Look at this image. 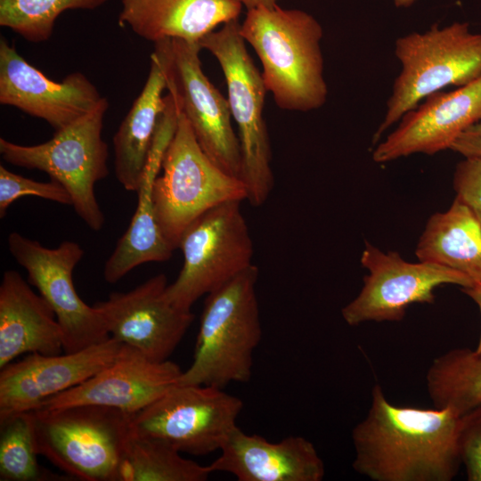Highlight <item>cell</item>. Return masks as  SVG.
<instances>
[{
    "label": "cell",
    "mask_w": 481,
    "mask_h": 481,
    "mask_svg": "<svg viewBox=\"0 0 481 481\" xmlns=\"http://www.w3.org/2000/svg\"><path fill=\"white\" fill-rule=\"evenodd\" d=\"M171 39L154 43L147 80L113 137L114 170L128 192L137 191L167 104Z\"/></svg>",
    "instance_id": "obj_21"
},
{
    "label": "cell",
    "mask_w": 481,
    "mask_h": 481,
    "mask_svg": "<svg viewBox=\"0 0 481 481\" xmlns=\"http://www.w3.org/2000/svg\"><path fill=\"white\" fill-rule=\"evenodd\" d=\"M108 0H0V26L40 43L53 35L58 17L68 10H94Z\"/></svg>",
    "instance_id": "obj_28"
},
{
    "label": "cell",
    "mask_w": 481,
    "mask_h": 481,
    "mask_svg": "<svg viewBox=\"0 0 481 481\" xmlns=\"http://www.w3.org/2000/svg\"><path fill=\"white\" fill-rule=\"evenodd\" d=\"M118 24L145 40L199 42L218 25L238 19V0H121Z\"/></svg>",
    "instance_id": "obj_23"
},
{
    "label": "cell",
    "mask_w": 481,
    "mask_h": 481,
    "mask_svg": "<svg viewBox=\"0 0 481 481\" xmlns=\"http://www.w3.org/2000/svg\"><path fill=\"white\" fill-rule=\"evenodd\" d=\"M160 172L153 184L155 216L173 250L187 227L204 213L227 201L247 200L243 182L210 160L181 110Z\"/></svg>",
    "instance_id": "obj_7"
},
{
    "label": "cell",
    "mask_w": 481,
    "mask_h": 481,
    "mask_svg": "<svg viewBox=\"0 0 481 481\" xmlns=\"http://www.w3.org/2000/svg\"><path fill=\"white\" fill-rule=\"evenodd\" d=\"M108 108L104 97L93 110L39 144L22 145L0 138L4 161L43 171L61 183L69 193L75 212L94 231L105 224L94 186L109 174L108 145L102 136Z\"/></svg>",
    "instance_id": "obj_8"
},
{
    "label": "cell",
    "mask_w": 481,
    "mask_h": 481,
    "mask_svg": "<svg viewBox=\"0 0 481 481\" xmlns=\"http://www.w3.org/2000/svg\"><path fill=\"white\" fill-rule=\"evenodd\" d=\"M29 412L37 452L64 475L120 481L132 415L92 404Z\"/></svg>",
    "instance_id": "obj_4"
},
{
    "label": "cell",
    "mask_w": 481,
    "mask_h": 481,
    "mask_svg": "<svg viewBox=\"0 0 481 481\" xmlns=\"http://www.w3.org/2000/svg\"><path fill=\"white\" fill-rule=\"evenodd\" d=\"M462 291L476 303L481 314V283H474L470 287L462 288ZM474 350L481 354V332L477 347Z\"/></svg>",
    "instance_id": "obj_33"
},
{
    "label": "cell",
    "mask_w": 481,
    "mask_h": 481,
    "mask_svg": "<svg viewBox=\"0 0 481 481\" xmlns=\"http://www.w3.org/2000/svg\"><path fill=\"white\" fill-rule=\"evenodd\" d=\"M481 121V77L449 92H437L405 113L397 126L377 144L376 163L415 153L436 154L450 149L467 128Z\"/></svg>",
    "instance_id": "obj_17"
},
{
    "label": "cell",
    "mask_w": 481,
    "mask_h": 481,
    "mask_svg": "<svg viewBox=\"0 0 481 481\" xmlns=\"http://www.w3.org/2000/svg\"><path fill=\"white\" fill-rule=\"evenodd\" d=\"M199 45L216 59L224 73L232 118L238 129L240 180L247 200L260 207L274 185L271 142L263 114L267 89L262 74L247 50L238 19L207 34Z\"/></svg>",
    "instance_id": "obj_6"
},
{
    "label": "cell",
    "mask_w": 481,
    "mask_h": 481,
    "mask_svg": "<svg viewBox=\"0 0 481 481\" xmlns=\"http://www.w3.org/2000/svg\"><path fill=\"white\" fill-rule=\"evenodd\" d=\"M20 273L6 270L0 284V369L23 354L64 351L57 317Z\"/></svg>",
    "instance_id": "obj_22"
},
{
    "label": "cell",
    "mask_w": 481,
    "mask_h": 481,
    "mask_svg": "<svg viewBox=\"0 0 481 481\" xmlns=\"http://www.w3.org/2000/svg\"><path fill=\"white\" fill-rule=\"evenodd\" d=\"M240 34L259 58L267 92L280 109L306 112L325 104L323 30L313 15L278 4L248 10Z\"/></svg>",
    "instance_id": "obj_2"
},
{
    "label": "cell",
    "mask_w": 481,
    "mask_h": 481,
    "mask_svg": "<svg viewBox=\"0 0 481 481\" xmlns=\"http://www.w3.org/2000/svg\"><path fill=\"white\" fill-rule=\"evenodd\" d=\"M456 197L475 216L481 225V159L464 158L453 175Z\"/></svg>",
    "instance_id": "obj_31"
},
{
    "label": "cell",
    "mask_w": 481,
    "mask_h": 481,
    "mask_svg": "<svg viewBox=\"0 0 481 481\" xmlns=\"http://www.w3.org/2000/svg\"><path fill=\"white\" fill-rule=\"evenodd\" d=\"M258 268L252 265L206 297L193 360L178 384L224 388L248 382L262 338L257 296Z\"/></svg>",
    "instance_id": "obj_3"
},
{
    "label": "cell",
    "mask_w": 481,
    "mask_h": 481,
    "mask_svg": "<svg viewBox=\"0 0 481 481\" xmlns=\"http://www.w3.org/2000/svg\"><path fill=\"white\" fill-rule=\"evenodd\" d=\"M8 249L15 261L28 273V281L53 310L63 335L65 353L85 349L110 338L98 309L78 296L73 272L84 257L83 248L64 240L56 248L19 232H10Z\"/></svg>",
    "instance_id": "obj_12"
},
{
    "label": "cell",
    "mask_w": 481,
    "mask_h": 481,
    "mask_svg": "<svg viewBox=\"0 0 481 481\" xmlns=\"http://www.w3.org/2000/svg\"><path fill=\"white\" fill-rule=\"evenodd\" d=\"M104 98L81 72L53 81L0 39V103L15 107L60 130L93 110Z\"/></svg>",
    "instance_id": "obj_16"
},
{
    "label": "cell",
    "mask_w": 481,
    "mask_h": 481,
    "mask_svg": "<svg viewBox=\"0 0 481 481\" xmlns=\"http://www.w3.org/2000/svg\"><path fill=\"white\" fill-rule=\"evenodd\" d=\"M122 343L109 338L85 349L29 354L0 369V421L37 409L45 401L86 381L110 364Z\"/></svg>",
    "instance_id": "obj_15"
},
{
    "label": "cell",
    "mask_w": 481,
    "mask_h": 481,
    "mask_svg": "<svg viewBox=\"0 0 481 481\" xmlns=\"http://www.w3.org/2000/svg\"><path fill=\"white\" fill-rule=\"evenodd\" d=\"M199 42L171 39L167 91L177 101L197 142L220 169L240 178L241 157L228 102L202 70Z\"/></svg>",
    "instance_id": "obj_13"
},
{
    "label": "cell",
    "mask_w": 481,
    "mask_h": 481,
    "mask_svg": "<svg viewBox=\"0 0 481 481\" xmlns=\"http://www.w3.org/2000/svg\"><path fill=\"white\" fill-rule=\"evenodd\" d=\"M450 150L464 158L481 159V121L462 132L454 140Z\"/></svg>",
    "instance_id": "obj_32"
},
{
    "label": "cell",
    "mask_w": 481,
    "mask_h": 481,
    "mask_svg": "<svg viewBox=\"0 0 481 481\" xmlns=\"http://www.w3.org/2000/svg\"><path fill=\"white\" fill-rule=\"evenodd\" d=\"M395 55L401 70L387 102L372 143L427 97L448 86H461L481 77V34L467 22L434 24L423 32L398 37Z\"/></svg>",
    "instance_id": "obj_5"
},
{
    "label": "cell",
    "mask_w": 481,
    "mask_h": 481,
    "mask_svg": "<svg viewBox=\"0 0 481 481\" xmlns=\"http://www.w3.org/2000/svg\"><path fill=\"white\" fill-rule=\"evenodd\" d=\"M239 481H321L324 462L314 444L300 436L271 442L237 427L209 465Z\"/></svg>",
    "instance_id": "obj_20"
},
{
    "label": "cell",
    "mask_w": 481,
    "mask_h": 481,
    "mask_svg": "<svg viewBox=\"0 0 481 481\" xmlns=\"http://www.w3.org/2000/svg\"><path fill=\"white\" fill-rule=\"evenodd\" d=\"M460 420L449 408L395 405L376 384L352 430V467L373 481H451L461 464Z\"/></svg>",
    "instance_id": "obj_1"
},
{
    "label": "cell",
    "mask_w": 481,
    "mask_h": 481,
    "mask_svg": "<svg viewBox=\"0 0 481 481\" xmlns=\"http://www.w3.org/2000/svg\"><path fill=\"white\" fill-rule=\"evenodd\" d=\"M211 473L166 441L132 432L120 481H205Z\"/></svg>",
    "instance_id": "obj_26"
},
{
    "label": "cell",
    "mask_w": 481,
    "mask_h": 481,
    "mask_svg": "<svg viewBox=\"0 0 481 481\" xmlns=\"http://www.w3.org/2000/svg\"><path fill=\"white\" fill-rule=\"evenodd\" d=\"M240 203H222L184 231L178 247L183 264L177 278L165 290L166 298L175 306L191 310L201 297L253 265V241Z\"/></svg>",
    "instance_id": "obj_9"
},
{
    "label": "cell",
    "mask_w": 481,
    "mask_h": 481,
    "mask_svg": "<svg viewBox=\"0 0 481 481\" xmlns=\"http://www.w3.org/2000/svg\"><path fill=\"white\" fill-rule=\"evenodd\" d=\"M428 394L436 408L461 416L481 405V354L468 347L436 357L426 375Z\"/></svg>",
    "instance_id": "obj_25"
},
{
    "label": "cell",
    "mask_w": 481,
    "mask_h": 481,
    "mask_svg": "<svg viewBox=\"0 0 481 481\" xmlns=\"http://www.w3.org/2000/svg\"><path fill=\"white\" fill-rule=\"evenodd\" d=\"M368 270L359 294L342 310L350 326L367 322H400L414 303L433 304L436 288L452 284L468 288L474 282L465 274L436 263H410L394 251L382 252L369 242L361 256Z\"/></svg>",
    "instance_id": "obj_11"
},
{
    "label": "cell",
    "mask_w": 481,
    "mask_h": 481,
    "mask_svg": "<svg viewBox=\"0 0 481 481\" xmlns=\"http://www.w3.org/2000/svg\"><path fill=\"white\" fill-rule=\"evenodd\" d=\"M242 401L213 386L175 384L132 415V432L157 437L182 453L220 451L238 427Z\"/></svg>",
    "instance_id": "obj_10"
},
{
    "label": "cell",
    "mask_w": 481,
    "mask_h": 481,
    "mask_svg": "<svg viewBox=\"0 0 481 481\" xmlns=\"http://www.w3.org/2000/svg\"><path fill=\"white\" fill-rule=\"evenodd\" d=\"M242 6L247 10H251L258 7H273L277 5L279 0H238Z\"/></svg>",
    "instance_id": "obj_34"
},
{
    "label": "cell",
    "mask_w": 481,
    "mask_h": 481,
    "mask_svg": "<svg viewBox=\"0 0 481 481\" xmlns=\"http://www.w3.org/2000/svg\"><path fill=\"white\" fill-rule=\"evenodd\" d=\"M415 253L420 261L443 265L481 283V225L457 198L446 211L429 217Z\"/></svg>",
    "instance_id": "obj_24"
},
{
    "label": "cell",
    "mask_w": 481,
    "mask_h": 481,
    "mask_svg": "<svg viewBox=\"0 0 481 481\" xmlns=\"http://www.w3.org/2000/svg\"><path fill=\"white\" fill-rule=\"evenodd\" d=\"M167 284L166 275L159 273L129 291L113 292L94 305L110 338L153 362L169 360L194 318L191 310L168 301Z\"/></svg>",
    "instance_id": "obj_14"
},
{
    "label": "cell",
    "mask_w": 481,
    "mask_h": 481,
    "mask_svg": "<svg viewBox=\"0 0 481 481\" xmlns=\"http://www.w3.org/2000/svg\"><path fill=\"white\" fill-rule=\"evenodd\" d=\"M459 448L469 481H481V405L461 416Z\"/></svg>",
    "instance_id": "obj_30"
},
{
    "label": "cell",
    "mask_w": 481,
    "mask_h": 481,
    "mask_svg": "<svg viewBox=\"0 0 481 481\" xmlns=\"http://www.w3.org/2000/svg\"><path fill=\"white\" fill-rule=\"evenodd\" d=\"M394 4L396 7H410L412 6L417 0H392Z\"/></svg>",
    "instance_id": "obj_35"
},
{
    "label": "cell",
    "mask_w": 481,
    "mask_h": 481,
    "mask_svg": "<svg viewBox=\"0 0 481 481\" xmlns=\"http://www.w3.org/2000/svg\"><path fill=\"white\" fill-rule=\"evenodd\" d=\"M180 109L173 95L167 94V104L160 116L144 170L136 191L138 200L131 222L118 240L103 267L104 280L115 283L135 267L146 263L170 259L173 249L157 224L153 184L160 173L165 151L174 135Z\"/></svg>",
    "instance_id": "obj_19"
},
{
    "label": "cell",
    "mask_w": 481,
    "mask_h": 481,
    "mask_svg": "<svg viewBox=\"0 0 481 481\" xmlns=\"http://www.w3.org/2000/svg\"><path fill=\"white\" fill-rule=\"evenodd\" d=\"M183 371L174 362H153L122 344L114 361L81 384L45 401L37 409L92 404L134 415L176 384Z\"/></svg>",
    "instance_id": "obj_18"
},
{
    "label": "cell",
    "mask_w": 481,
    "mask_h": 481,
    "mask_svg": "<svg viewBox=\"0 0 481 481\" xmlns=\"http://www.w3.org/2000/svg\"><path fill=\"white\" fill-rule=\"evenodd\" d=\"M0 480H67L68 476L53 473L37 461L29 412L0 421Z\"/></svg>",
    "instance_id": "obj_27"
},
{
    "label": "cell",
    "mask_w": 481,
    "mask_h": 481,
    "mask_svg": "<svg viewBox=\"0 0 481 481\" xmlns=\"http://www.w3.org/2000/svg\"><path fill=\"white\" fill-rule=\"evenodd\" d=\"M33 196L72 206L67 190L58 182H38L15 174L0 165V218H4L9 207L17 200Z\"/></svg>",
    "instance_id": "obj_29"
}]
</instances>
